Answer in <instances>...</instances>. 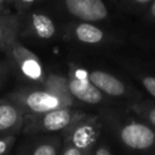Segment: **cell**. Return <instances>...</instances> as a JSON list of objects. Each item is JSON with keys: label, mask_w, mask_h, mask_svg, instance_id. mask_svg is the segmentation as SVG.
Returning <instances> with one entry per match:
<instances>
[{"label": "cell", "mask_w": 155, "mask_h": 155, "mask_svg": "<svg viewBox=\"0 0 155 155\" xmlns=\"http://www.w3.org/2000/svg\"><path fill=\"white\" fill-rule=\"evenodd\" d=\"M7 97L25 114H41L76 104L68 91L65 76L57 73H48L42 86H21L7 93Z\"/></svg>", "instance_id": "6da1fadb"}, {"label": "cell", "mask_w": 155, "mask_h": 155, "mask_svg": "<svg viewBox=\"0 0 155 155\" xmlns=\"http://www.w3.org/2000/svg\"><path fill=\"white\" fill-rule=\"evenodd\" d=\"M154 155H155V149H154Z\"/></svg>", "instance_id": "484cf974"}, {"label": "cell", "mask_w": 155, "mask_h": 155, "mask_svg": "<svg viewBox=\"0 0 155 155\" xmlns=\"http://www.w3.org/2000/svg\"><path fill=\"white\" fill-rule=\"evenodd\" d=\"M17 136H0V155H7L13 148Z\"/></svg>", "instance_id": "ac0fdd59"}, {"label": "cell", "mask_w": 155, "mask_h": 155, "mask_svg": "<svg viewBox=\"0 0 155 155\" xmlns=\"http://www.w3.org/2000/svg\"><path fill=\"white\" fill-rule=\"evenodd\" d=\"M87 73L91 82L110 99H126L131 103L140 101L142 98V93L109 71L102 69H91L87 70Z\"/></svg>", "instance_id": "52a82bcc"}, {"label": "cell", "mask_w": 155, "mask_h": 155, "mask_svg": "<svg viewBox=\"0 0 155 155\" xmlns=\"http://www.w3.org/2000/svg\"><path fill=\"white\" fill-rule=\"evenodd\" d=\"M2 2H5L6 5H8V6H13V2H15V0H1Z\"/></svg>", "instance_id": "603a6c76"}, {"label": "cell", "mask_w": 155, "mask_h": 155, "mask_svg": "<svg viewBox=\"0 0 155 155\" xmlns=\"http://www.w3.org/2000/svg\"><path fill=\"white\" fill-rule=\"evenodd\" d=\"M11 73H12V68H11L8 61L7 59L0 61V87L6 84Z\"/></svg>", "instance_id": "d6986e66"}, {"label": "cell", "mask_w": 155, "mask_h": 155, "mask_svg": "<svg viewBox=\"0 0 155 155\" xmlns=\"http://www.w3.org/2000/svg\"><path fill=\"white\" fill-rule=\"evenodd\" d=\"M64 38L73 44L90 47H102L115 41L114 36L102 27L80 21H71L65 25Z\"/></svg>", "instance_id": "ba28073f"}, {"label": "cell", "mask_w": 155, "mask_h": 155, "mask_svg": "<svg viewBox=\"0 0 155 155\" xmlns=\"http://www.w3.org/2000/svg\"><path fill=\"white\" fill-rule=\"evenodd\" d=\"M93 149H94V148H93ZM93 149H91V150L86 151V153H85V155H93Z\"/></svg>", "instance_id": "cb8c5ba5"}, {"label": "cell", "mask_w": 155, "mask_h": 155, "mask_svg": "<svg viewBox=\"0 0 155 155\" xmlns=\"http://www.w3.org/2000/svg\"><path fill=\"white\" fill-rule=\"evenodd\" d=\"M58 7L74 21L97 23L109 18V10L103 0H57Z\"/></svg>", "instance_id": "9c48e42d"}, {"label": "cell", "mask_w": 155, "mask_h": 155, "mask_svg": "<svg viewBox=\"0 0 155 155\" xmlns=\"http://www.w3.org/2000/svg\"><path fill=\"white\" fill-rule=\"evenodd\" d=\"M99 117L126 149L140 153L155 149V130L128 110L107 105L101 109Z\"/></svg>", "instance_id": "7a4b0ae2"}, {"label": "cell", "mask_w": 155, "mask_h": 155, "mask_svg": "<svg viewBox=\"0 0 155 155\" xmlns=\"http://www.w3.org/2000/svg\"><path fill=\"white\" fill-rule=\"evenodd\" d=\"M117 7L127 12L144 11L153 0H111Z\"/></svg>", "instance_id": "9a60e30c"}, {"label": "cell", "mask_w": 155, "mask_h": 155, "mask_svg": "<svg viewBox=\"0 0 155 155\" xmlns=\"http://www.w3.org/2000/svg\"><path fill=\"white\" fill-rule=\"evenodd\" d=\"M12 73H17L22 79L31 85L42 86L47 79V71L40 58L29 50L21 40L15 41L5 53Z\"/></svg>", "instance_id": "277c9868"}, {"label": "cell", "mask_w": 155, "mask_h": 155, "mask_svg": "<svg viewBox=\"0 0 155 155\" xmlns=\"http://www.w3.org/2000/svg\"><path fill=\"white\" fill-rule=\"evenodd\" d=\"M19 16V40L33 39L47 41L57 36V23L51 15L41 10H30Z\"/></svg>", "instance_id": "8992f818"}, {"label": "cell", "mask_w": 155, "mask_h": 155, "mask_svg": "<svg viewBox=\"0 0 155 155\" xmlns=\"http://www.w3.org/2000/svg\"><path fill=\"white\" fill-rule=\"evenodd\" d=\"M39 2V0H15L13 6L17 15H23L34 8V6Z\"/></svg>", "instance_id": "e0dca14e"}, {"label": "cell", "mask_w": 155, "mask_h": 155, "mask_svg": "<svg viewBox=\"0 0 155 155\" xmlns=\"http://www.w3.org/2000/svg\"><path fill=\"white\" fill-rule=\"evenodd\" d=\"M62 148H61V153L59 155H85L86 151L93 149H88L86 147H84L82 144L78 143L76 140H74L71 137L67 136V134H62Z\"/></svg>", "instance_id": "5bb4252c"}, {"label": "cell", "mask_w": 155, "mask_h": 155, "mask_svg": "<svg viewBox=\"0 0 155 155\" xmlns=\"http://www.w3.org/2000/svg\"><path fill=\"white\" fill-rule=\"evenodd\" d=\"M62 140L59 134L25 136L17 148V155H59Z\"/></svg>", "instance_id": "30bf717a"}, {"label": "cell", "mask_w": 155, "mask_h": 155, "mask_svg": "<svg viewBox=\"0 0 155 155\" xmlns=\"http://www.w3.org/2000/svg\"><path fill=\"white\" fill-rule=\"evenodd\" d=\"M93 155H113V151L107 143L102 142V143L96 144L93 149Z\"/></svg>", "instance_id": "ffe728a7"}, {"label": "cell", "mask_w": 155, "mask_h": 155, "mask_svg": "<svg viewBox=\"0 0 155 155\" xmlns=\"http://www.w3.org/2000/svg\"><path fill=\"white\" fill-rule=\"evenodd\" d=\"M65 79L68 91L75 102L78 101L90 105H110V98L104 96L91 82L87 69L84 67L75 63H69Z\"/></svg>", "instance_id": "5b68a950"}, {"label": "cell", "mask_w": 155, "mask_h": 155, "mask_svg": "<svg viewBox=\"0 0 155 155\" xmlns=\"http://www.w3.org/2000/svg\"><path fill=\"white\" fill-rule=\"evenodd\" d=\"M8 13H12L10 6L6 4H0V15H8Z\"/></svg>", "instance_id": "7402d4cb"}, {"label": "cell", "mask_w": 155, "mask_h": 155, "mask_svg": "<svg viewBox=\"0 0 155 155\" xmlns=\"http://www.w3.org/2000/svg\"><path fill=\"white\" fill-rule=\"evenodd\" d=\"M25 113L7 96L0 98V136H17L22 132Z\"/></svg>", "instance_id": "8fae6325"}, {"label": "cell", "mask_w": 155, "mask_h": 155, "mask_svg": "<svg viewBox=\"0 0 155 155\" xmlns=\"http://www.w3.org/2000/svg\"><path fill=\"white\" fill-rule=\"evenodd\" d=\"M127 110L155 130V103L149 101H136L127 105Z\"/></svg>", "instance_id": "4fadbf2b"}, {"label": "cell", "mask_w": 155, "mask_h": 155, "mask_svg": "<svg viewBox=\"0 0 155 155\" xmlns=\"http://www.w3.org/2000/svg\"><path fill=\"white\" fill-rule=\"evenodd\" d=\"M0 4H5V2H2V1H1V0H0Z\"/></svg>", "instance_id": "d4e9b609"}, {"label": "cell", "mask_w": 155, "mask_h": 155, "mask_svg": "<svg viewBox=\"0 0 155 155\" xmlns=\"http://www.w3.org/2000/svg\"><path fill=\"white\" fill-rule=\"evenodd\" d=\"M133 74L138 79V81L140 82V85L143 86V88L147 91V93H149L155 99V75L140 74L139 71H136Z\"/></svg>", "instance_id": "2e32d148"}, {"label": "cell", "mask_w": 155, "mask_h": 155, "mask_svg": "<svg viewBox=\"0 0 155 155\" xmlns=\"http://www.w3.org/2000/svg\"><path fill=\"white\" fill-rule=\"evenodd\" d=\"M86 113L75 107H65L41 114H25L22 132L24 136L57 134L65 132Z\"/></svg>", "instance_id": "3957f363"}, {"label": "cell", "mask_w": 155, "mask_h": 155, "mask_svg": "<svg viewBox=\"0 0 155 155\" xmlns=\"http://www.w3.org/2000/svg\"><path fill=\"white\" fill-rule=\"evenodd\" d=\"M144 12H145V17H147L148 19L155 22V0H153V1L148 5V7L144 10Z\"/></svg>", "instance_id": "44dd1931"}, {"label": "cell", "mask_w": 155, "mask_h": 155, "mask_svg": "<svg viewBox=\"0 0 155 155\" xmlns=\"http://www.w3.org/2000/svg\"><path fill=\"white\" fill-rule=\"evenodd\" d=\"M17 40H19V16L16 12L0 15V52L6 53Z\"/></svg>", "instance_id": "7c38bea8"}]
</instances>
